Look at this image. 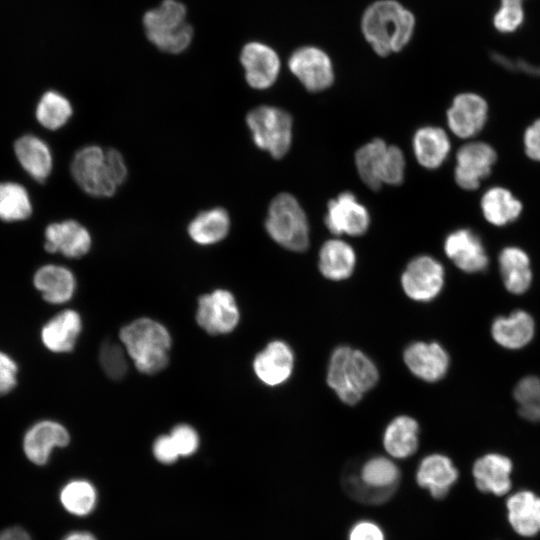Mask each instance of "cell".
<instances>
[{
    "mask_svg": "<svg viewBox=\"0 0 540 540\" xmlns=\"http://www.w3.org/2000/svg\"><path fill=\"white\" fill-rule=\"evenodd\" d=\"M77 185L94 197H111L126 179L127 167L121 153L90 145L81 148L71 162Z\"/></svg>",
    "mask_w": 540,
    "mask_h": 540,
    "instance_id": "6da1fadb",
    "label": "cell"
},
{
    "mask_svg": "<svg viewBox=\"0 0 540 540\" xmlns=\"http://www.w3.org/2000/svg\"><path fill=\"white\" fill-rule=\"evenodd\" d=\"M414 26L413 14L395 0L371 4L361 20L366 40L380 56L403 49L412 37Z\"/></svg>",
    "mask_w": 540,
    "mask_h": 540,
    "instance_id": "7a4b0ae2",
    "label": "cell"
},
{
    "mask_svg": "<svg viewBox=\"0 0 540 540\" xmlns=\"http://www.w3.org/2000/svg\"><path fill=\"white\" fill-rule=\"evenodd\" d=\"M378 379L375 363L362 351L342 345L332 352L327 383L345 404L358 403L376 385Z\"/></svg>",
    "mask_w": 540,
    "mask_h": 540,
    "instance_id": "3957f363",
    "label": "cell"
},
{
    "mask_svg": "<svg viewBox=\"0 0 540 540\" xmlns=\"http://www.w3.org/2000/svg\"><path fill=\"white\" fill-rule=\"evenodd\" d=\"M119 338L139 372L156 374L168 365L172 340L160 322L146 317L135 319L122 327Z\"/></svg>",
    "mask_w": 540,
    "mask_h": 540,
    "instance_id": "277c9868",
    "label": "cell"
},
{
    "mask_svg": "<svg viewBox=\"0 0 540 540\" xmlns=\"http://www.w3.org/2000/svg\"><path fill=\"white\" fill-rule=\"evenodd\" d=\"M265 228L269 236L282 247L305 251L309 246V225L297 199L289 193L274 197L268 209Z\"/></svg>",
    "mask_w": 540,
    "mask_h": 540,
    "instance_id": "5b68a950",
    "label": "cell"
},
{
    "mask_svg": "<svg viewBox=\"0 0 540 540\" xmlns=\"http://www.w3.org/2000/svg\"><path fill=\"white\" fill-rule=\"evenodd\" d=\"M143 23L148 39L164 52L180 53L192 39L186 9L175 0H164L158 8L148 11Z\"/></svg>",
    "mask_w": 540,
    "mask_h": 540,
    "instance_id": "8992f818",
    "label": "cell"
},
{
    "mask_svg": "<svg viewBox=\"0 0 540 540\" xmlns=\"http://www.w3.org/2000/svg\"><path fill=\"white\" fill-rule=\"evenodd\" d=\"M246 123L256 146L274 158L283 157L292 143L291 115L272 106H258L246 116Z\"/></svg>",
    "mask_w": 540,
    "mask_h": 540,
    "instance_id": "52a82bcc",
    "label": "cell"
},
{
    "mask_svg": "<svg viewBox=\"0 0 540 540\" xmlns=\"http://www.w3.org/2000/svg\"><path fill=\"white\" fill-rule=\"evenodd\" d=\"M400 473L396 464L384 456L368 459L359 475L347 479V488L356 499L380 503L395 491Z\"/></svg>",
    "mask_w": 540,
    "mask_h": 540,
    "instance_id": "ba28073f",
    "label": "cell"
},
{
    "mask_svg": "<svg viewBox=\"0 0 540 540\" xmlns=\"http://www.w3.org/2000/svg\"><path fill=\"white\" fill-rule=\"evenodd\" d=\"M445 271L442 264L429 255L413 258L406 266L401 285L412 300L428 302L435 299L443 289Z\"/></svg>",
    "mask_w": 540,
    "mask_h": 540,
    "instance_id": "9c48e42d",
    "label": "cell"
},
{
    "mask_svg": "<svg viewBox=\"0 0 540 540\" xmlns=\"http://www.w3.org/2000/svg\"><path fill=\"white\" fill-rule=\"evenodd\" d=\"M240 312L233 294L217 289L198 299L196 321L211 335L228 334L239 323Z\"/></svg>",
    "mask_w": 540,
    "mask_h": 540,
    "instance_id": "30bf717a",
    "label": "cell"
},
{
    "mask_svg": "<svg viewBox=\"0 0 540 540\" xmlns=\"http://www.w3.org/2000/svg\"><path fill=\"white\" fill-rule=\"evenodd\" d=\"M495 149L483 141H470L462 145L456 153L454 179L464 190H476L487 178L495 165Z\"/></svg>",
    "mask_w": 540,
    "mask_h": 540,
    "instance_id": "8fae6325",
    "label": "cell"
},
{
    "mask_svg": "<svg viewBox=\"0 0 540 540\" xmlns=\"http://www.w3.org/2000/svg\"><path fill=\"white\" fill-rule=\"evenodd\" d=\"M488 114L487 101L481 95L463 92L454 97L447 110V124L457 137L470 139L483 130Z\"/></svg>",
    "mask_w": 540,
    "mask_h": 540,
    "instance_id": "7c38bea8",
    "label": "cell"
},
{
    "mask_svg": "<svg viewBox=\"0 0 540 540\" xmlns=\"http://www.w3.org/2000/svg\"><path fill=\"white\" fill-rule=\"evenodd\" d=\"M290 71L309 91L319 92L333 83L334 73L328 55L312 46L295 50L289 58Z\"/></svg>",
    "mask_w": 540,
    "mask_h": 540,
    "instance_id": "4fadbf2b",
    "label": "cell"
},
{
    "mask_svg": "<svg viewBox=\"0 0 540 540\" xmlns=\"http://www.w3.org/2000/svg\"><path fill=\"white\" fill-rule=\"evenodd\" d=\"M370 224V216L364 205L351 192H343L329 201L325 216L328 230L337 236L363 235Z\"/></svg>",
    "mask_w": 540,
    "mask_h": 540,
    "instance_id": "5bb4252c",
    "label": "cell"
},
{
    "mask_svg": "<svg viewBox=\"0 0 540 540\" xmlns=\"http://www.w3.org/2000/svg\"><path fill=\"white\" fill-rule=\"evenodd\" d=\"M444 251L457 268L466 273L487 269L489 258L481 238L469 228H460L447 235Z\"/></svg>",
    "mask_w": 540,
    "mask_h": 540,
    "instance_id": "9a60e30c",
    "label": "cell"
},
{
    "mask_svg": "<svg viewBox=\"0 0 540 540\" xmlns=\"http://www.w3.org/2000/svg\"><path fill=\"white\" fill-rule=\"evenodd\" d=\"M294 354L284 341L273 340L261 350L253 360V370L257 378L267 386H278L292 375Z\"/></svg>",
    "mask_w": 540,
    "mask_h": 540,
    "instance_id": "2e32d148",
    "label": "cell"
},
{
    "mask_svg": "<svg viewBox=\"0 0 540 540\" xmlns=\"http://www.w3.org/2000/svg\"><path fill=\"white\" fill-rule=\"evenodd\" d=\"M403 358L408 369L426 382L441 380L449 368V355L437 342L411 343L405 349Z\"/></svg>",
    "mask_w": 540,
    "mask_h": 540,
    "instance_id": "e0dca14e",
    "label": "cell"
},
{
    "mask_svg": "<svg viewBox=\"0 0 540 540\" xmlns=\"http://www.w3.org/2000/svg\"><path fill=\"white\" fill-rule=\"evenodd\" d=\"M240 61L245 70L247 83L254 89L264 90L272 86L279 74L280 60L269 46L252 42L242 49Z\"/></svg>",
    "mask_w": 540,
    "mask_h": 540,
    "instance_id": "ac0fdd59",
    "label": "cell"
},
{
    "mask_svg": "<svg viewBox=\"0 0 540 540\" xmlns=\"http://www.w3.org/2000/svg\"><path fill=\"white\" fill-rule=\"evenodd\" d=\"M92 239L86 227L75 220L54 222L45 229V250L68 258H80L91 248Z\"/></svg>",
    "mask_w": 540,
    "mask_h": 540,
    "instance_id": "d6986e66",
    "label": "cell"
},
{
    "mask_svg": "<svg viewBox=\"0 0 540 540\" xmlns=\"http://www.w3.org/2000/svg\"><path fill=\"white\" fill-rule=\"evenodd\" d=\"M67 429L59 422L43 420L34 424L25 434L23 450L32 463L44 465L47 463L55 447H64L69 443Z\"/></svg>",
    "mask_w": 540,
    "mask_h": 540,
    "instance_id": "ffe728a7",
    "label": "cell"
},
{
    "mask_svg": "<svg viewBox=\"0 0 540 540\" xmlns=\"http://www.w3.org/2000/svg\"><path fill=\"white\" fill-rule=\"evenodd\" d=\"M535 334L533 317L524 310L496 317L491 325V336L501 347L517 350L527 346Z\"/></svg>",
    "mask_w": 540,
    "mask_h": 540,
    "instance_id": "44dd1931",
    "label": "cell"
},
{
    "mask_svg": "<svg viewBox=\"0 0 540 540\" xmlns=\"http://www.w3.org/2000/svg\"><path fill=\"white\" fill-rule=\"evenodd\" d=\"M457 478L458 471L451 459L438 453L423 458L416 472L418 485L428 489L435 499L445 497Z\"/></svg>",
    "mask_w": 540,
    "mask_h": 540,
    "instance_id": "7402d4cb",
    "label": "cell"
},
{
    "mask_svg": "<svg viewBox=\"0 0 540 540\" xmlns=\"http://www.w3.org/2000/svg\"><path fill=\"white\" fill-rule=\"evenodd\" d=\"M82 330V320L78 312L63 310L52 317L41 330L44 346L54 353H67L74 349Z\"/></svg>",
    "mask_w": 540,
    "mask_h": 540,
    "instance_id": "603a6c76",
    "label": "cell"
},
{
    "mask_svg": "<svg viewBox=\"0 0 540 540\" xmlns=\"http://www.w3.org/2000/svg\"><path fill=\"white\" fill-rule=\"evenodd\" d=\"M511 460L498 453H489L477 459L473 476L477 488L486 493L503 495L511 488Z\"/></svg>",
    "mask_w": 540,
    "mask_h": 540,
    "instance_id": "cb8c5ba5",
    "label": "cell"
},
{
    "mask_svg": "<svg viewBox=\"0 0 540 540\" xmlns=\"http://www.w3.org/2000/svg\"><path fill=\"white\" fill-rule=\"evenodd\" d=\"M499 270L506 290L512 294H524L532 284L533 273L530 258L522 248L507 246L498 256Z\"/></svg>",
    "mask_w": 540,
    "mask_h": 540,
    "instance_id": "d4e9b609",
    "label": "cell"
},
{
    "mask_svg": "<svg viewBox=\"0 0 540 540\" xmlns=\"http://www.w3.org/2000/svg\"><path fill=\"white\" fill-rule=\"evenodd\" d=\"M14 152L23 169L36 181L44 182L52 172L53 157L41 138L26 134L14 143Z\"/></svg>",
    "mask_w": 540,
    "mask_h": 540,
    "instance_id": "484cf974",
    "label": "cell"
},
{
    "mask_svg": "<svg viewBox=\"0 0 540 540\" xmlns=\"http://www.w3.org/2000/svg\"><path fill=\"white\" fill-rule=\"evenodd\" d=\"M33 283L43 299L51 304L69 301L76 289L74 274L68 268L54 264L39 268L34 275Z\"/></svg>",
    "mask_w": 540,
    "mask_h": 540,
    "instance_id": "4316f807",
    "label": "cell"
},
{
    "mask_svg": "<svg viewBox=\"0 0 540 540\" xmlns=\"http://www.w3.org/2000/svg\"><path fill=\"white\" fill-rule=\"evenodd\" d=\"M451 143L440 127L424 126L413 137V150L418 163L427 169L440 167L447 159Z\"/></svg>",
    "mask_w": 540,
    "mask_h": 540,
    "instance_id": "83f0119b",
    "label": "cell"
},
{
    "mask_svg": "<svg viewBox=\"0 0 540 540\" xmlns=\"http://www.w3.org/2000/svg\"><path fill=\"white\" fill-rule=\"evenodd\" d=\"M480 207L485 220L498 227L516 221L523 210L520 200L501 186L487 189L481 197Z\"/></svg>",
    "mask_w": 540,
    "mask_h": 540,
    "instance_id": "f1b7e54d",
    "label": "cell"
},
{
    "mask_svg": "<svg viewBox=\"0 0 540 540\" xmlns=\"http://www.w3.org/2000/svg\"><path fill=\"white\" fill-rule=\"evenodd\" d=\"M355 265V251L347 242L330 239L323 243L319 251L318 266L325 278L334 281L347 279L353 273Z\"/></svg>",
    "mask_w": 540,
    "mask_h": 540,
    "instance_id": "f546056e",
    "label": "cell"
},
{
    "mask_svg": "<svg viewBox=\"0 0 540 540\" xmlns=\"http://www.w3.org/2000/svg\"><path fill=\"white\" fill-rule=\"evenodd\" d=\"M508 519L522 536L540 532V497L530 491H519L507 500Z\"/></svg>",
    "mask_w": 540,
    "mask_h": 540,
    "instance_id": "4dcf8cb0",
    "label": "cell"
},
{
    "mask_svg": "<svg viewBox=\"0 0 540 540\" xmlns=\"http://www.w3.org/2000/svg\"><path fill=\"white\" fill-rule=\"evenodd\" d=\"M419 425L412 417L401 415L394 418L383 434L386 452L397 459H404L414 454L419 443Z\"/></svg>",
    "mask_w": 540,
    "mask_h": 540,
    "instance_id": "1f68e13d",
    "label": "cell"
},
{
    "mask_svg": "<svg viewBox=\"0 0 540 540\" xmlns=\"http://www.w3.org/2000/svg\"><path fill=\"white\" fill-rule=\"evenodd\" d=\"M230 229L228 212L216 207L200 212L188 225L190 238L199 245H213L223 240Z\"/></svg>",
    "mask_w": 540,
    "mask_h": 540,
    "instance_id": "d6a6232c",
    "label": "cell"
},
{
    "mask_svg": "<svg viewBox=\"0 0 540 540\" xmlns=\"http://www.w3.org/2000/svg\"><path fill=\"white\" fill-rule=\"evenodd\" d=\"M388 145L382 139H374L355 154L356 168L361 180L373 190L381 188V170Z\"/></svg>",
    "mask_w": 540,
    "mask_h": 540,
    "instance_id": "836d02e7",
    "label": "cell"
},
{
    "mask_svg": "<svg viewBox=\"0 0 540 540\" xmlns=\"http://www.w3.org/2000/svg\"><path fill=\"white\" fill-rule=\"evenodd\" d=\"M31 214L32 203L25 187L16 182H0V220L22 221Z\"/></svg>",
    "mask_w": 540,
    "mask_h": 540,
    "instance_id": "e575fe53",
    "label": "cell"
},
{
    "mask_svg": "<svg viewBox=\"0 0 540 540\" xmlns=\"http://www.w3.org/2000/svg\"><path fill=\"white\" fill-rule=\"evenodd\" d=\"M73 113L70 101L61 93L49 90L43 93L36 107L38 122L49 130L64 126Z\"/></svg>",
    "mask_w": 540,
    "mask_h": 540,
    "instance_id": "d590c367",
    "label": "cell"
},
{
    "mask_svg": "<svg viewBox=\"0 0 540 540\" xmlns=\"http://www.w3.org/2000/svg\"><path fill=\"white\" fill-rule=\"evenodd\" d=\"M97 494L94 486L86 480L68 482L60 492L62 506L71 514L86 516L94 509Z\"/></svg>",
    "mask_w": 540,
    "mask_h": 540,
    "instance_id": "8d00e7d4",
    "label": "cell"
},
{
    "mask_svg": "<svg viewBox=\"0 0 540 540\" xmlns=\"http://www.w3.org/2000/svg\"><path fill=\"white\" fill-rule=\"evenodd\" d=\"M513 396L518 403V412L522 418L540 421V378L534 375L523 377L516 384Z\"/></svg>",
    "mask_w": 540,
    "mask_h": 540,
    "instance_id": "74e56055",
    "label": "cell"
},
{
    "mask_svg": "<svg viewBox=\"0 0 540 540\" xmlns=\"http://www.w3.org/2000/svg\"><path fill=\"white\" fill-rule=\"evenodd\" d=\"M128 358L121 342L108 340L100 347V365L110 379L120 380L125 376L128 370Z\"/></svg>",
    "mask_w": 540,
    "mask_h": 540,
    "instance_id": "f35d334b",
    "label": "cell"
},
{
    "mask_svg": "<svg viewBox=\"0 0 540 540\" xmlns=\"http://www.w3.org/2000/svg\"><path fill=\"white\" fill-rule=\"evenodd\" d=\"M405 172L403 152L394 145H388L381 170L383 184L398 185L402 183Z\"/></svg>",
    "mask_w": 540,
    "mask_h": 540,
    "instance_id": "ab89813d",
    "label": "cell"
},
{
    "mask_svg": "<svg viewBox=\"0 0 540 540\" xmlns=\"http://www.w3.org/2000/svg\"><path fill=\"white\" fill-rule=\"evenodd\" d=\"M524 11L522 3L501 1V7L494 16V26L503 33L515 31L523 22Z\"/></svg>",
    "mask_w": 540,
    "mask_h": 540,
    "instance_id": "60d3db41",
    "label": "cell"
},
{
    "mask_svg": "<svg viewBox=\"0 0 540 540\" xmlns=\"http://www.w3.org/2000/svg\"><path fill=\"white\" fill-rule=\"evenodd\" d=\"M180 456L187 457L194 454L199 446V436L196 430L188 424L175 426L169 434Z\"/></svg>",
    "mask_w": 540,
    "mask_h": 540,
    "instance_id": "b9f144b4",
    "label": "cell"
},
{
    "mask_svg": "<svg viewBox=\"0 0 540 540\" xmlns=\"http://www.w3.org/2000/svg\"><path fill=\"white\" fill-rule=\"evenodd\" d=\"M18 367L15 361L0 351V395L9 393L17 383Z\"/></svg>",
    "mask_w": 540,
    "mask_h": 540,
    "instance_id": "7bdbcfd3",
    "label": "cell"
},
{
    "mask_svg": "<svg viewBox=\"0 0 540 540\" xmlns=\"http://www.w3.org/2000/svg\"><path fill=\"white\" fill-rule=\"evenodd\" d=\"M154 457L163 464H172L180 457L170 435H161L153 443Z\"/></svg>",
    "mask_w": 540,
    "mask_h": 540,
    "instance_id": "ee69618b",
    "label": "cell"
},
{
    "mask_svg": "<svg viewBox=\"0 0 540 540\" xmlns=\"http://www.w3.org/2000/svg\"><path fill=\"white\" fill-rule=\"evenodd\" d=\"M523 144L526 155L531 160L540 162V118L526 128Z\"/></svg>",
    "mask_w": 540,
    "mask_h": 540,
    "instance_id": "f6af8a7d",
    "label": "cell"
},
{
    "mask_svg": "<svg viewBox=\"0 0 540 540\" xmlns=\"http://www.w3.org/2000/svg\"><path fill=\"white\" fill-rule=\"evenodd\" d=\"M348 540H385V537L379 525L362 520L353 525Z\"/></svg>",
    "mask_w": 540,
    "mask_h": 540,
    "instance_id": "bcb514c9",
    "label": "cell"
},
{
    "mask_svg": "<svg viewBox=\"0 0 540 540\" xmlns=\"http://www.w3.org/2000/svg\"><path fill=\"white\" fill-rule=\"evenodd\" d=\"M493 60L510 70H520L524 73L540 77V66L529 64L522 60H512L501 54H492Z\"/></svg>",
    "mask_w": 540,
    "mask_h": 540,
    "instance_id": "7dc6e473",
    "label": "cell"
},
{
    "mask_svg": "<svg viewBox=\"0 0 540 540\" xmlns=\"http://www.w3.org/2000/svg\"><path fill=\"white\" fill-rule=\"evenodd\" d=\"M0 540H31V538L26 530L15 526L0 531Z\"/></svg>",
    "mask_w": 540,
    "mask_h": 540,
    "instance_id": "c3c4849f",
    "label": "cell"
},
{
    "mask_svg": "<svg viewBox=\"0 0 540 540\" xmlns=\"http://www.w3.org/2000/svg\"><path fill=\"white\" fill-rule=\"evenodd\" d=\"M63 540H96V538L91 533L76 531L69 533Z\"/></svg>",
    "mask_w": 540,
    "mask_h": 540,
    "instance_id": "681fc988",
    "label": "cell"
},
{
    "mask_svg": "<svg viewBox=\"0 0 540 540\" xmlns=\"http://www.w3.org/2000/svg\"><path fill=\"white\" fill-rule=\"evenodd\" d=\"M501 1H513V2H519V3H522L523 0H501Z\"/></svg>",
    "mask_w": 540,
    "mask_h": 540,
    "instance_id": "f907efd6",
    "label": "cell"
}]
</instances>
